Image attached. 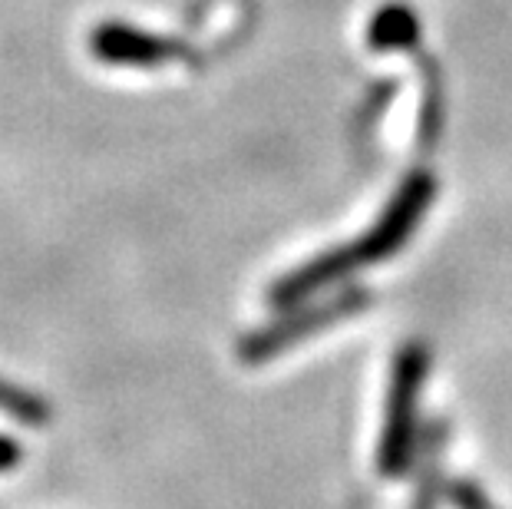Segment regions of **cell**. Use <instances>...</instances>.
<instances>
[{
  "mask_svg": "<svg viewBox=\"0 0 512 509\" xmlns=\"http://www.w3.org/2000/svg\"><path fill=\"white\" fill-rule=\"evenodd\" d=\"M430 354L420 341H407L394 357L387 387V410L384 430L377 443V470L380 476H400L417 457V417H420V394L427 384Z\"/></svg>",
  "mask_w": 512,
  "mask_h": 509,
  "instance_id": "1",
  "label": "cell"
},
{
  "mask_svg": "<svg viewBox=\"0 0 512 509\" xmlns=\"http://www.w3.org/2000/svg\"><path fill=\"white\" fill-rule=\"evenodd\" d=\"M367 308H370L367 288H344L331 298L314 301V305L291 311L288 318H278V321H271L268 328L248 334V338L238 344V357H242L245 364H265L271 357L291 351L294 344H301L304 338H314V334L328 331L337 321L354 318L357 311H367Z\"/></svg>",
  "mask_w": 512,
  "mask_h": 509,
  "instance_id": "2",
  "label": "cell"
},
{
  "mask_svg": "<svg viewBox=\"0 0 512 509\" xmlns=\"http://www.w3.org/2000/svg\"><path fill=\"white\" fill-rule=\"evenodd\" d=\"M433 196H437V179H433L427 169L410 172V176L400 182V189L394 192V199H390L384 215L370 225L367 235L351 242L357 265L364 268V265L384 262V258L397 255L400 248L407 245V238L417 232V225L423 222V215H427Z\"/></svg>",
  "mask_w": 512,
  "mask_h": 509,
  "instance_id": "3",
  "label": "cell"
},
{
  "mask_svg": "<svg viewBox=\"0 0 512 509\" xmlns=\"http://www.w3.org/2000/svg\"><path fill=\"white\" fill-rule=\"evenodd\" d=\"M90 53L106 67H133V70H156L179 60L182 43L162 37L156 30H143L126 20H103L90 30Z\"/></svg>",
  "mask_w": 512,
  "mask_h": 509,
  "instance_id": "4",
  "label": "cell"
},
{
  "mask_svg": "<svg viewBox=\"0 0 512 509\" xmlns=\"http://www.w3.org/2000/svg\"><path fill=\"white\" fill-rule=\"evenodd\" d=\"M357 268L361 265H357L351 245L328 248V252L314 255L311 262L298 265L285 278H278L268 291V301L275 308H294V305H301L304 298L318 295V291L334 285V281H344L347 275H354Z\"/></svg>",
  "mask_w": 512,
  "mask_h": 509,
  "instance_id": "5",
  "label": "cell"
},
{
  "mask_svg": "<svg viewBox=\"0 0 512 509\" xmlns=\"http://www.w3.org/2000/svg\"><path fill=\"white\" fill-rule=\"evenodd\" d=\"M420 43V14L407 0H384L367 24V47L377 53L413 50Z\"/></svg>",
  "mask_w": 512,
  "mask_h": 509,
  "instance_id": "6",
  "label": "cell"
},
{
  "mask_svg": "<svg viewBox=\"0 0 512 509\" xmlns=\"http://www.w3.org/2000/svg\"><path fill=\"white\" fill-rule=\"evenodd\" d=\"M0 414L14 417L27 427H40L50 420V404L40 394L27 391V387H20V384H10L0 377Z\"/></svg>",
  "mask_w": 512,
  "mask_h": 509,
  "instance_id": "7",
  "label": "cell"
},
{
  "mask_svg": "<svg viewBox=\"0 0 512 509\" xmlns=\"http://www.w3.org/2000/svg\"><path fill=\"white\" fill-rule=\"evenodd\" d=\"M450 503L456 509H496L493 503H489V496L479 490L476 483H470V480L450 483Z\"/></svg>",
  "mask_w": 512,
  "mask_h": 509,
  "instance_id": "8",
  "label": "cell"
},
{
  "mask_svg": "<svg viewBox=\"0 0 512 509\" xmlns=\"http://www.w3.org/2000/svg\"><path fill=\"white\" fill-rule=\"evenodd\" d=\"M20 460H24V450H20V443L14 437H7V433H0V473L20 467Z\"/></svg>",
  "mask_w": 512,
  "mask_h": 509,
  "instance_id": "9",
  "label": "cell"
}]
</instances>
